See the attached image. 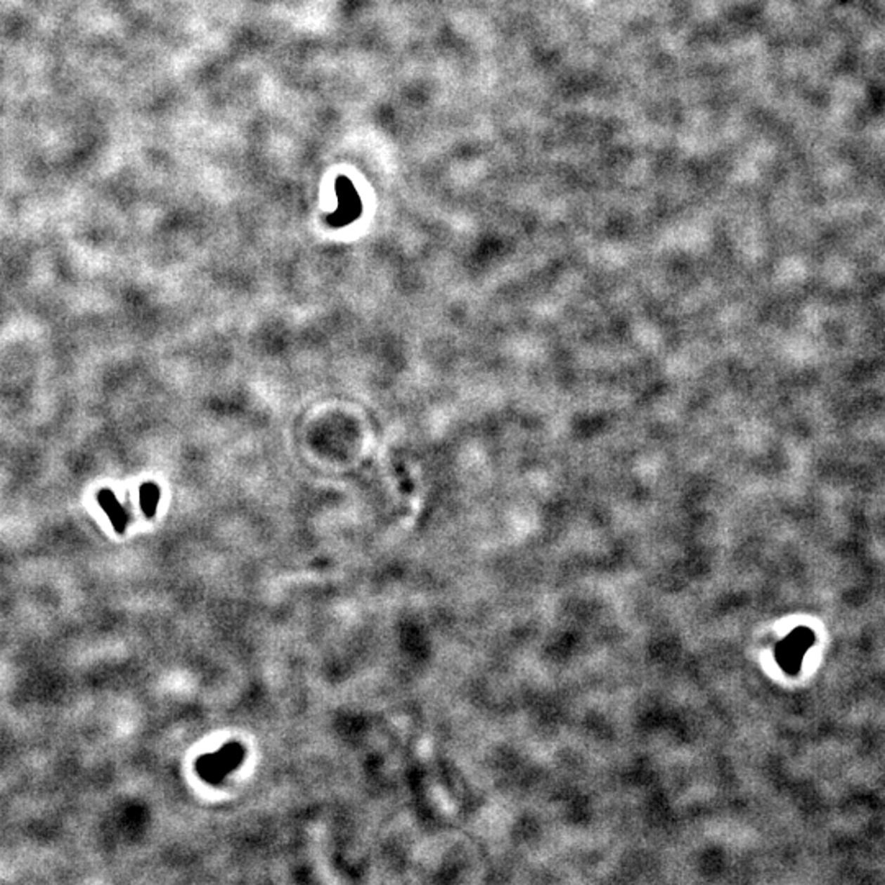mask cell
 I'll return each mask as SVG.
<instances>
[{
	"mask_svg": "<svg viewBox=\"0 0 885 885\" xmlns=\"http://www.w3.org/2000/svg\"><path fill=\"white\" fill-rule=\"evenodd\" d=\"M97 500L103 508V512L108 515V520H110L113 528H115V531L117 533L125 531L127 523H128L127 512L123 510V507L120 505V502L117 500V497L113 496V492L108 491V489H103V491L98 492Z\"/></svg>",
	"mask_w": 885,
	"mask_h": 885,
	"instance_id": "cell-1",
	"label": "cell"
},
{
	"mask_svg": "<svg viewBox=\"0 0 885 885\" xmlns=\"http://www.w3.org/2000/svg\"><path fill=\"white\" fill-rule=\"evenodd\" d=\"M157 502H160V487H156L155 484H151V482L143 484L140 489L141 510L145 512L148 517H153L156 512Z\"/></svg>",
	"mask_w": 885,
	"mask_h": 885,
	"instance_id": "cell-2",
	"label": "cell"
}]
</instances>
